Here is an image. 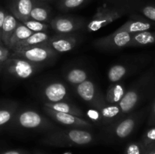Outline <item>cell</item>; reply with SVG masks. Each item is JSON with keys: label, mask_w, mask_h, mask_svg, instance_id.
I'll return each instance as SVG.
<instances>
[{"label": "cell", "mask_w": 155, "mask_h": 154, "mask_svg": "<svg viewBox=\"0 0 155 154\" xmlns=\"http://www.w3.org/2000/svg\"><path fill=\"white\" fill-rule=\"evenodd\" d=\"M96 141L95 134L88 129L70 128L67 130H53L41 139L45 145L53 146H89Z\"/></svg>", "instance_id": "1"}, {"label": "cell", "mask_w": 155, "mask_h": 154, "mask_svg": "<svg viewBox=\"0 0 155 154\" xmlns=\"http://www.w3.org/2000/svg\"><path fill=\"white\" fill-rule=\"evenodd\" d=\"M154 74L153 72H147L127 89L122 100L118 104L121 110V119L133 113V110L151 95L154 89Z\"/></svg>", "instance_id": "2"}, {"label": "cell", "mask_w": 155, "mask_h": 154, "mask_svg": "<svg viewBox=\"0 0 155 154\" xmlns=\"http://www.w3.org/2000/svg\"><path fill=\"white\" fill-rule=\"evenodd\" d=\"M12 120L16 126L24 129L48 130L50 131L56 129L51 121L32 109H24L17 112Z\"/></svg>", "instance_id": "3"}, {"label": "cell", "mask_w": 155, "mask_h": 154, "mask_svg": "<svg viewBox=\"0 0 155 154\" xmlns=\"http://www.w3.org/2000/svg\"><path fill=\"white\" fill-rule=\"evenodd\" d=\"M149 110L150 107H147L139 111L130 113L123 119L116 121L114 125L110 126V134L119 140H124L129 137L134 132L146 114L149 113Z\"/></svg>", "instance_id": "4"}, {"label": "cell", "mask_w": 155, "mask_h": 154, "mask_svg": "<svg viewBox=\"0 0 155 154\" xmlns=\"http://www.w3.org/2000/svg\"><path fill=\"white\" fill-rule=\"evenodd\" d=\"M57 54L46 42L25 49L12 51L11 56L21 57L32 63L42 65L43 63L52 61L57 57Z\"/></svg>", "instance_id": "5"}, {"label": "cell", "mask_w": 155, "mask_h": 154, "mask_svg": "<svg viewBox=\"0 0 155 154\" xmlns=\"http://www.w3.org/2000/svg\"><path fill=\"white\" fill-rule=\"evenodd\" d=\"M127 12V8L122 7H102L98 9L91 21L87 24L89 32H95L119 19Z\"/></svg>", "instance_id": "6"}, {"label": "cell", "mask_w": 155, "mask_h": 154, "mask_svg": "<svg viewBox=\"0 0 155 154\" xmlns=\"http://www.w3.org/2000/svg\"><path fill=\"white\" fill-rule=\"evenodd\" d=\"M7 72L20 79H27L33 76L41 67V65L32 63L25 59L11 56L4 62Z\"/></svg>", "instance_id": "7"}, {"label": "cell", "mask_w": 155, "mask_h": 154, "mask_svg": "<svg viewBox=\"0 0 155 154\" xmlns=\"http://www.w3.org/2000/svg\"><path fill=\"white\" fill-rule=\"evenodd\" d=\"M75 91L83 101L90 104L95 110H99L107 104L104 97L100 92L96 85L91 80L87 79L75 86Z\"/></svg>", "instance_id": "8"}, {"label": "cell", "mask_w": 155, "mask_h": 154, "mask_svg": "<svg viewBox=\"0 0 155 154\" xmlns=\"http://www.w3.org/2000/svg\"><path fill=\"white\" fill-rule=\"evenodd\" d=\"M131 39V33L115 31L108 36L94 40L93 45L98 49L114 51L128 47Z\"/></svg>", "instance_id": "9"}, {"label": "cell", "mask_w": 155, "mask_h": 154, "mask_svg": "<svg viewBox=\"0 0 155 154\" xmlns=\"http://www.w3.org/2000/svg\"><path fill=\"white\" fill-rule=\"evenodd\" d=\"M43 110L47 116H49L55 122L65 126L72 127L74 128H83V129H89L92 128L91 122L84 118L79 117L68 113H61V112L54 111L45 106Z\"/></svg>", "instance_id": "10"}, {"label": "cell", "mask_w": 155, "mask_h": 154, "mask_svg": "<svg viewBox=\"0 0 155 154\" xmlns=\"http://www.w3.org/2000/svg\"><path fill=\"white\" fill-rule=\"evenodd\" d=\"M51 28L58 34H71L84 25V21L68 16H57L49 22Z\"/></svg>", "instance_id": "11"}, {"label": "cell", "mask_w": 155, "mask_h": 154, "mask_svg": "<svg viewBox=\"0 0 155 154\" xmlns=\"http://www.w3.org/2000/svg\"><path fill=\"white\" fill-rule=\"evenodd\" d=\"M42 96L45 103L64 101L68 98V88L60 81L51 82L42 88Z\"/></svg>", "instance_id": "12"}, {"label": "cell", "mask_w": 155, "mask_h": 154, "mask_svg": "<svg viewBox=\"0 0 155 154\" xmlns=\"http://www.w3.org/2000/svg\"><path fill=\"white\" fill-rule=\"evenodd\" d=\"M48 45L57 53H64L72 51L77 43V38L73 34H58L49 37Z\"/></svg>", "instance_id": "13"}, {"label": "cell", "mask_w": 155, "mask_h": 154, "mask_svg": "<svg viewBox=\"0 0 155 154\" xmlns=\"http://www.w3.org/2000/svg\"><path fill=\"white\" fill-rule=\"evenodd\" d=\"M154 27L155 23L149 21L147 18L136 16L129 19L116 31L127 32V33L133 34V33H140V32L148 31L154 29Z\"/></svg>", "instance_id": "14"}, {"label": "cell", "mask_w": 155, "mask_h": 154, "mask_svg": "<svg viewBox=\"0 0 155 154\" xmlns=\"http://www.w3.org/2000/svg\"><path fill=\"white\" fill-rule=\"evenodd\" d=\"M34 2L35 0H12L11 12L20 22H22L30 18Z\"/></svg>", "instance_id": "15"}, {"label": "cell", "mask_w": 155, "mask_h": 154, "mask_svg": "<svg viewBox=\"0 0 155 154\" xmlns=\"http://www.w3.org/2000/svg\"><path fill=\"white\" fill-rule=\"evenodd\" d=\"M18 23H19V21L12 13L6 12L5 18L4 23H3L2 25V29L1 40L7 48L8 46L11 37L15 32Z\"/></svg>", "instance_id": "16"}, {"label": "cell", "mask_w": 155, "mask_h": 154, "mask_svg": "<svg viewBox=\"0 0 155 154\" xmlns=\"http://www.w3.org/2000/svg\"><path fill=\"white\" fill-rule=\"evenodd\" d=\"M49 35L45 32H38V33H33L30 35L28 38L24 39V41L18 43L15 45V48L12 49V51H19V50L25 49V48H30V47L35 46V45H40V44L45 43L49 39Z\"/></svg>", "instance_id": "17"}, {"label": "cell", "mask_w": 155, "mask_h": 154, "mask_svg": "<svg viewBox=\"0 0 155 154\" xmlns=\"http://www.w3.org/2000/svg\"><path fill=\"white\" fill-rule=\"evenodd\" d=\"M51 9L42 2L35 1L30 14V19L42 23H49L51 18Z\"/></svg>", "instance_id": "18"}, {"label": "cell", "mask_w": 155, "mask_h": 154, "mask_svg": "<svg viewBox=\"0 0 155 154\" xmlns=\"http://www.w3.org/2000/svg\"><path fill=\"white\" fill-rule=\"evenodd\" d=\"M44 106L54 111L61 112V113H68V114L74 115L79 117L83 118L84 113L81 109L72 104L66 102V101H60L56 103H44Z\"/></svg>", "instance_id": "19"}, {"label": "cell", "mask_w": 155, "mask_h": 154, "mask_svg": "<svg viewBox=\"0 0 155 154\" xmlns=\"http://www.w3.org/2000/svg\"><path fill=\"white\" fill-rule=\"evenodd\" d=\"M126 91L125 86L120 82L113 83L107 88L104 96L106 103L107 104H118L124 96Z\"/></svg>", "instance_id": "20"}, {"label": "cell", "mask_w": 155, "mask_h": 154, "mask_svg": "<svg viewBox=\"0 0 155 154\" xmlns=\"http://www.w3.org/2000/svg\"><path fill=\"white\" fill-rule=\"evenodd\" d=\"M155 44V31H144L132 34L128 47H141Z\"/></svg>", "instance_id": "21"}, {"label": "cell", "mask_w": 155, "mask_h": 154, "mask_svg": "<svg viewBox=\"0 0 155 154\" xmlns=\"http://www.w3.org/2000/svg\"><path fill=\"white\" fill-rule=\"evenodd\" d=\"M33 33V31L29 30L24 24H23L22 23L19 21L15 32H14L12 37H11L8 48L11 50V51H12V49L15 48V45H17L18 43L22 42V41H24L27 38H28Z\"/></svg>", "instance_id": "22"}, {"label": "cell", "mask_w": 155, "mask_h": 154, "mask_svg": "<svg viewBox=\"0 0 155 154\" xmlns=\"http://www.w3.org/2000/svg\"><path fill=\"white\" fill-rule=\"evenodd\" d=\"M101 120L105 122H115L121 119V110L118 104H105L99 110Z\"/></svg>", "instance_id": "23"}, {"label": "cell", "mask_w": 155, "mask_h": 154, "mask_svg": "<svg viewBox=\"0 0 155 154\" xmlns=\"http://www.w3.org/2000/svg\"><path fill=\"white\" fill-rule=\"evenodd\" d=\"M64 78L69 84L75 87L80 85V83L87 80L89 78V75L85 69L76 67L69 69L65 73Z\"/></svg>", "instance_id": "24"}, {"label": "cell", "mask_w": 155, "mask_h": 154, "mask_svg": "<svg viewBox=\"0 0 155 154\" xmlns=\"http://www.w3.org/2000/svg\"><path fill=\"white\" fill-rule=\"evenodd\" d=\"M130 72V68L127 65L114 64L110 66L107 71V79L112 83L119 82Z\"/></svg>", "instance_id": "25"}, {"label": "cell", "mask_w": 155, "mask_h": 154, "mask_svg": "<svg viewBox=\"0 0 155 154\" xmlns=\"http://www.w3.org/2000/svg\"><path fill=\"white\" fill-rule=\"evenodd\" d=\"M17 104H14L0 109V126L5 125L13 119L17 113Z\"/></svg>", "instance_id": "26"}, {"label": "cell", "mask_w": 155, "mask_h": 154, "mask_svg": "<svg viewBox=\"0 0 155 154\" xmlns=\"http://www.w3.org/2000/svg\"><path fill=\"white\" fill-rule=\"evenodd\" d=\"M23 24L26 26L29 30L33 31V33H38V32H45L47 33L48 30H49L50 25L45 23L39 22V21H35L33 19H29L25 20V21H22Z\"/></svg>", "instance_id": "27"}, {"label": "cell", "mask_w": 155, "mask_h": 154, "mask_svg": "<svg viewBox=\"0 0 155 154\" xmlns=\"http://www.w3.org/2000/svg\"><path fill=\"white\" fill-rule=\"evenodd\" d=\"M89 0H60L58 8L63 11L74 10L83 5Z\"/></svg>", "instance_id": "28"}, {"label": "cell", "mask_w": 155, "mask_h": 154, "mask_svg": "<svg viewBox=\"0 0 155 154\" xmlns=\"http://www.w3.org/2000/svg\"><path fill=\"white\" fill-rule=\"evenodd\" d=\"M145 149L146 148L140 140L130 142L126 146L124 154H144Z\"/></svg>", "instance_id": "29"}, {"label": "cell", "mask_w": 155, "mask_h": 154, "mask_svg": "<svg viewBox=\"0 0 155 154\" xmlns=\"http://www.w3.org/2000/svg\"><path fill=\"white\" fill-rule=\"evenodd\" d=\"M140 141L145 148L155 143V125L151 126L142 135Z\"/></svg>", "instance_id": "30"}, {"label": "cell", "mask_w": 155, "mask_h": 154, "mask_svg": "<svg viewBox=\"0 0 155 154\" xmlns=\"http://www.w3.org/2000/svg\"><path fill=\"white\" fill-rule=\"evenodd\" d=\"M142 14L149 21L155 23V5H148L141 8Z\"/></svg>", "instance_id": "31"}, {"label": "cell", "mask_w": 155, "mask_h": 154, "mask_svg": "<svg viewBox=\"0 0 155 154\" xmlns=\"http://www.w3.org/2000/svg\"><path fill=\"white\" fill-rule=\"evenodd\" d=\"M149 116H148V122H147V125L149 127L154 126L155 125V98L153 101L152 104L150 107L149 110Z\"/></svg>", "instance_id": "32"}, {"label": "cell", "mask_w": 155, "mask_h": 154, "mask_svg": "<svg viewBox=\"0 0 155 154\" xmlns=\"http://www.w3.org/2000/svg\"><path fill=\"white\" fill-rule=\"evenodd\" d=\"M11 55L10 50L7 47H3L0 45V60L4 63L9 58Z\"/></svg>", "instance_id": "33"}, {"label": "cell", "mask_w": 155, "mask_h": 154, "mask_svg": "<svg viewBox=\"0 0 155 154\" xmlns=\"http://www.w3.org/2000/svg\"><path fill=\"white\" fill-rule=\"evenodd\" d=\"M87 115L90 119H92V120L95 121H98L101 120V115H100L99 111L98 110H89L87 112Z\"/></svg>", "instance_id": "34"}, {"label": "cell", "mask_w": 155, "mask_h": 154, "mask_svg": "<svg viewBox=\"0 0 155 154\" xmlns=\"http://www.w3.org/2000/svg\"><path fill=\"white\" fill-rule=\"evenodd\" d=\"M6 12L5 11L2 9H0V41L1 40V36H2V29L3 23H4L5 18Z\"/></svg>", "instance_id": "35"}, {"label": "cell", "mask_w": 155, "mask_h": 154, "mask_svg": "<svg viewBox=\"0 0 155 154\" xmlns=\"http://www.w3.org/2000/svg\"><path fill=\"white\" fill-rule=\"evenodd\" d=\"M0 154H28L27 151L19 150V149H13V150H8L3 152Z\"/></svg>", "instance_id": "36"}, {"label": "cell", "mask_w": 155, "mask_h": 154, "mask_svg": "<svg viewBox=\"0 0 155 154\" xmlns=\"http://www.w3.org/2000/svg\"><path fill=\"white\" fill-rule=\"evenodd\" d=\"M144 154H155V143L147 147Z\"/></svg>", "instance_id": "37"}, {"label": "cell", "mask_w": 155, "mask_h": 154, "mask_svg": "<svg viewBox=\"0 0 155 154\" xmlns=\"http://www.w3.org/2000/svg\"><path fill=\"white\" fill-rule=\"evenodd\" d=\"M35 1H37V2H45L51 1V0H35Z\"/></svg>", "instance_id": "38"}, {"label": "cell", "mask_w": 155, "mask_h": 154, "mask_svg": "<svg viewBox=\"0 0 155 154\" xmlns=\"http://www.w3.org/2000/svg\"><path fill=\"white\" fill-rule=\"evenodd\" d=\"M1 63H3V62H2L1 60H0V64H1Z\"/></svg>", "instance_id": "39"}, {"label": "cell", "mask_w": 155, "mask_h": 154, "mask_svg": "<svg viewBox=\"0 0 155 154\" xmlns=\"http://www.w3.org/2000/svg\"><path fill=\"white\" fill-rule=\"evenodd\" d=\"M38 154H40V153H38Z\"/></svg>", "instance_id": "40"}, {"label": "cell", "mask_w": 155, "mask_h": 154, "mask_svg": "<svg viewBox=\"0 0 155 154\" xmlns=\"http://www.w3.org/2000/svg\"><path fill=\"white\" fill-rule=\"evenodd\" d=\"M0 42H1V41H0Z\"/></svg>", "instance_id": "41"}]
</instances>
